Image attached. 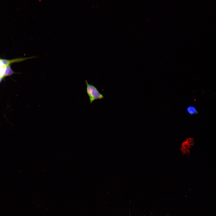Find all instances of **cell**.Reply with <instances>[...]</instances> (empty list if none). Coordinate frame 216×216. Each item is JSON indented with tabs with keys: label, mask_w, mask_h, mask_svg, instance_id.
I'll return each instance as SVG.
<instances>
[{
	"label": "cell",
	"mask_w": 216,
	"mask_h": 216,
	"mask_svg": "<svg viewBox=\"0 0 216 216\" xmlns=\"http://www.w3.org/2000/svg\"><path fill=\"white\" fill-rule=\"evenodd\" d=\"M194 143V139L188 137L181 143L180 150L183 155H188L190 153V150Z\"/></svg>",
	"instance_id": "obj_3"
},
{
	"label": "cell",
	"mask_w": 216,
	"mask_h": 216,
	"mask_svg": "<svg viewBox=\"0 0 216 216\" xmlns=\"http://www.w3.org/2000/svg\"><path fill=\"white\" fill-rule=\"evenodd\" d=\"M31 57L17 58L8 60L0 58V82L3 78L12 74V70L10 68V65L15 62H20L24 59L31 58Z\"/></svg>",
	"instance_id": "obj_1"
},
{
	"label": "cell",
	"mask_w": 216,
	"mask_h": 216,
	"mask_svg": "<svg viewBox=\"0 0 216 216\" xmlns=\"http://www.w3.org/2000/svg\"><path fill=\"white\" fill-rule=\"evenodd\" d=\"M85 82L86 85V92L89 97L90 104L95 100L104 98L103 95L95 86L89 83L87 80H85Z\"/></svg>",
	"instance_id": "obj_2"
},
{
	"label": "cell",
	"mask_w": 216,
	"mask_h": 216,
	"mask_svg": "<svg viewBox=\"0 0 216 216\" xmlns=\"http://www.w3.org/2000/svg\"><path fill=\"white\" fill-rule=\"evenodd\" d=\"M187 111L191 115L196 114L198 113L196 108L193 106H188L187 108Z\"/></svg>",
	"instance_id": "obj_4"
}]
</instances>
